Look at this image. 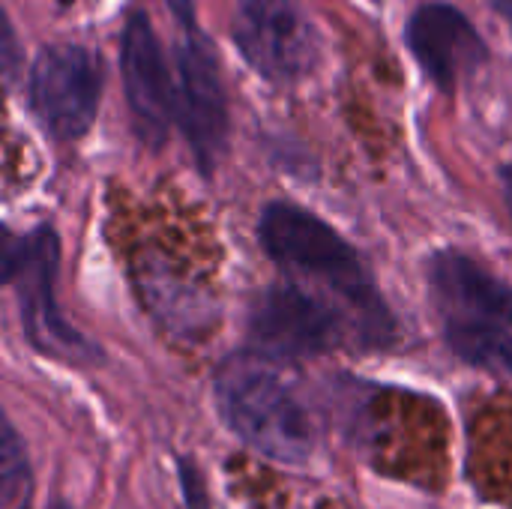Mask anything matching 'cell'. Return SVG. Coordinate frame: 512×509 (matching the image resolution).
Listing matches in <instances>:
<instances>
[{
  "label": "cell",
  "instance_id": "6da1fadb",
  "mask_svg": "<svg viewBox=\"0 0 512 509\" xmlns=\"http://www.w3.org/2000/svg\"><path fill=\"white\" fill-rule=\"evenodd\" d=\"M258 243L288 279L318 291L345 315L354 348H387L396 339V318L375 276L318 213L291 201H270L258 219Z\"/></svg>",
  "mask_w": 512,
  "mask_h": 509
},
{
  "label": "cell",
  "instance_id": "7a4b0ae2",
  "mask_svg": "<svg viewBox=\"0 0 512 509\" xmlns=\"http://www.w3.org/2000/svg\"><path fill=\"white\" fill-rule=\"evenodd\" d=\"M444 339L465 363L512 378V285L459 249H438L426 267Z\"/></svg>",
  "mask_w": 512,
  "mask_h": 509
},
{
  "label": "cell",
  "instance_id": "3957f363",
  "mask_svg": "<svg viewBox=\"0 0 512 509\" xmlns=\"http://www.w3.org/2000/svg\"><path fill=\"white\" fill-rule=\"evenodd\" d=\"M216 408L225 426L255 453L279 465H306L315 453V426L273 360L249 351L228 357L213 375Z\"/></svg>",
  "mask_w": 512,
  "mask_h": 509
},
{
  "label": "cell",
  "instance_id": "277c9868",
  "mask_svg": "<svg viewBox=\"0 0 512 509\" xmlns=\"http://www.w3.org/2000/svg\"><path fill=\"white\" fill-rule=\"evenodd\" d=\"M60 240L51 225H36L24 234H6L3 282L12 288L27 342L54 360L90 366L102 360V348L72 327L57 306Z\"/></svg>",
  "mask_w": 512,
  "mask_h": 509
},
{
  "label": "cell",
  "instance_id": "5b68a950",
  "mask_svg": "<svg viewBox=\"0 0 512 509\" xmlns=\"http://www.w3.org/2000/svg\"><path fill=\"white\" fill-rule=\"evenodd\" d=\"M165 3L183 33L177 45V126L201 174H210L219 165L231 132L228 93L219 72V57L198 24L195 0Z\"/></svg>",
  "mask_w": 512,
  "mask_h": 509
},
{
  "label": "cell",
  "instance_id": "8992f818",
  "mask_svg": "<svg viewBox=\"0 0 512 509\" xmlns=\"http://www.w3.org/2000/svg\"><path fill=\"white\" fill-rule=\"evenodd\" d=\"M252 351L273 363H294L354 345L345 315L297 279H282L258 294L249 312Z\"/></svg>",
  "mask_w": 512,
  "mask_h": 509
},
{
  "label": "cell",
  "instance_id": "52a82bcc",
  "mask_svg": "<svg viewBox=\"0 0 512 509\" xmlns=\"http://www.w3.org/2000/svg\"><path fill=\"white\" fill-rule=\"evenodd\" d=\"M231 39L246 66L273 84L303 81L321 60V33L300 0H237Z\"/></svg>",
  "mask_w": 512,
  "mask_h": 509
},
{
  "label": "cell",
  "instance_id": "ba28073f",
  "mask_svg": "<svg viewBox=\"0 0 512 509\" xmlns=\"http://www.w3.org/2000/svg\"><path fill=\"white\" fill-rule=\"evenodd\" d=\"M105 87L102 57L84 45H45L27 75V105L54 141H78L90 132Z\"/></svg>",
  "mask_w": 512,
  "mask_h": 509
},
{
  "label": "cell",
  "instance_id": "9c48e42d",
  "mask_svg": "<svg viewBox=\"0 0 512 509\" xmlns=\"http://www.w3.org/2000/svg\"><path fill=\"white\" fill-rule=\"evenodd\" d=\"M120 69L126 102L138 138L147 147H162L177 123V78L168 75L162 42L147 12H132L120 36Z\"/></svg>",
  "mask_w": 512,
  "mask_h": 509
},
{
  "label": "cell",
  "instance_id": "30bf717a",
  "mask_svg": "<svg viewBox=\"0 0 512 509\" xmlns=\"http://www.w3.org/2000/svg\"><path fill=\"white\" fill-rule=\"evenodd\" d=\"M405 42L423 75L447 96H453L471 75L489 63V45L474 21L453 3L435 0L411 12Z\"/></svg>",
  "mask_w": 512,
  "mask_h": 509
},
{
  "label": "cell",
  "instance_id": "8fae6325",
  "mask_svg": "<svg viewBox=\"0 0 512 509\" xmlns=\"http://www.w3.org/2000/svg\"><path fill=\"white\" fill-rule=\"evenodd\" d=\"M138 270H141L138 279L141 300L168 333L195 342L213 330L219 315L207 291L195 288V282H189L186 276H180L177 270H171L165 261L156 258H147Z\"/></svg>",
  "mask_w": 512,
  "mask_h": 509
},
{
  "label": "cell",
  "instance_id": "7c38bea8",
  "mask_svg": "<svg viewBox=\"0 0 512 509\" xmlns=\"http://www.w3.org/2000/svg\"><path fill=\"white\" fill-rule=\"evenodd\" d=\"M0 498L3 509H21L30 501V465L24 444L12 423H3V447H0Z\"/></svg>",
  "mask_w": 512,
  "mask_h": 509
},
{
  "label": "cell",
  "instance_id": "4fadbf2b",
  "mask_svg": "<svg viewBox=\"0 0 512 509\" xmlns=\"http://www.w3.org/2000/svg\"><path fill=\"white\" fill-rule=\"evenodd\" d=\"M15 57H18V51H15V30H12V24L6 18V24H3V75H6V81L15 78Z\"/></svg>",
  "mask_w": 512,
  "mask_h": 509
},
{
  "label": "cell",
  "instance_id": "5bb4252c",
  "mask_svg": "<svg viewBox=\"0 0 512 509\" xmlns=\"http://www.w3.org/2000/svg\"><path fill=\"white\" fill-rule=\"evenodd\" d=\"M501 189H504V204H507V213H510L512 222V162H507L501 168Z\"/></svg>",
  "mask_w": 512,
  "mask_h": 509
},
{
  "label": "cell",
  "instance_id": "9a60e30c",
  "mask_svg": "<svg viewBox=\"0 0 512 509\" xmlns=\"http://www.w3.org/2000/svg\"><path fill=\"white\" fill-rule=\"evenodd\" d=\"M492 6L512 24V0H492Z\"/></svg>",
  "mask_w": 512,
  "mask_h": 509
},
{
  "label": "cell",
  "instance_id": "2e32d148",
  "mask_svg": "<svg viewBox=\"0 0 512 509\" xmlns=\"http://www.w3.org/2000/svg\"><path fill=\"white\" fill-rule=\"evenodd\" d=\"M21 509H27V507H21ZM54 509H66V507H60V504H57V507H54Z\"/></svg>",
  "mask_w": 512,
  "mask_h": 509
}]
</instances>
